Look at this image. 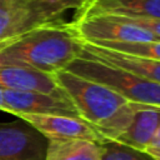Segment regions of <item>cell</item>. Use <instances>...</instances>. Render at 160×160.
Returning <instances> with one entry per match:
<instances>
[{
  "label": "cell",
  "mask_w": 160,
  "mask_h": 160,
  "mask_svg": "<svg viewBox=\"0 0 160 160\" xmlns=\"http://www.w3.org/2000/svg\"><path fill=\"white\" fill-rule=\"evenodd\" d=\"M52 75L80 118L105 140H116L126 131L135 114V104L100 82L66 70Z\"/></svg>",
  "instance_id": "cell-2"
},
{
  "label": "cell",
  "mask_w": 160,
  "mask_h": 160,
  "mask_svg": "<svg viewBox=\"0 0 160 160\" xmlns=\"http://www.w3.org/2000/svg\"><path fill=\"white\" fill-rule=\"evenodd\" d=\"M91 15H119L160 19V0H90L72 19Z\"/></svg>",
  "instance_id": "cell-11"
},
{
  "label": "cell",
  "mask_w": 160,
  "mask_h": 160,
  "mask_svg": "<svg viewBox=\"0 0 160 160\" xmlns=\"http://www.w3.org/2000/svg\"><path fill=\"white\" fill-rule=\"evenodd\" d=\"M2 111L15 116L22 114H39L80 118L78 110L68 96L50 95L39 91L2 89Z\"/></svg>",
  "instance_id": "cell-7"
},
{
  "label": "cell",
  "mask_w": 160,
  "mask_h": 160,
  "mask_svg": "<svg viewBox=\"0 0 160 160\" xmlns=\"http://www.w3.org/2000/svg\"><path fill=\"white\" fill-rule=\"evenodd\" d=\"M95 46H100L108 50L141 56L146 59L160 61V40L156 41H144V42H111V41H84Z\"/></svg>",
  "instance_id": "cell-14"
},
{
  "label": "cell",
  "mask_w": 160,
  "mask_h": 160,
  "mask_svg": "<svg viewBox=\"0 0 160 160\" xmlns=\"http://www.w3.org/2000/svg\"><path fill=\"white\" fill-rule=\"evenodd\" d=\"M45 160H100V142L90 140H49Z\"/></svg>",
  "instance_id": "cell-13"
},
{
  "label": "cell",
  "mask_w": 160,
  "mask_h": 160,
  "mask_svg": "<svg viewBox=\"0 0 160 160\" xmlns=\"http://www.w3.org/2000/svg\"><path fill=\"white\" fill-rule=\"evenodd\" d=\"M122 18L130 24L146 30L158 39H160V19H148V18H136V16H122Z\"/></svg>",
  "instance_id": "cell-16"
},
{
  "label": "cell",
  "mask_w": 160,
  "mask_h": 160,
  "mask_svg": "<svg viewBox=\"0 0 160 160\" xmlns=\"http://www.w3.org/2000/svg\"><path fill=\"white\" fill-rule=\"evenodd\" d=\"M0 89L39 91L50 95L66 96L55 81L52 74L20 66L0 65Z\"/></svg>",
  "instance_id": "cell-10"
},
{
  "label": "cell",
  "mask_w": 160,
  "mask_h": 160,
  "mask_svg": "<svg viewBox=\"0 0 160 160\" xmlns=\"http://www.w3.org/2000/svg\"><path fill=\"white\" fill-rule=\"evenodd\" d=\"M49 140L31 125L0 122V160H45Z\"/></svg>",
  "instance_id": "cell-6"
},
{
  "label": "cell",
  "mask_w": 160,
  "mask_h": 160,
  "mask_svg": "<svg viewBox=\"0 0 160 160\" xmlns=\"http://www.w3.org/2000/svg\"><path fill=\"white\" fill-rule=\"evenodd\" d=\"M21 120L31 125L48 140H90L102 142L105 139L85 120L65 115L22 114Z\"/></svg>",
  "instance_id": "cell-8"
},
{
  "label": "cell",
  "mask_w": 160,
  "mask_h": 160,
  "mask_svg": "<svg viewBox=\"0 0 160 160\" xmlns=\"http://www.w3.org/2000/svg\"><path fill=\"white\" fill-rule=\"evenodd\" d=\"M146 148H160V126L154 132V135H152V138H151V140Z\"/></svg>",
  "instance_id": "cell-17"
},
{
  "label": "cell",
  "mask_w": 160,
  "mask_h": 160,
  "mask_svg": "<svg viewBox=\"0 0 160 160\" xmlns=\"http://www.w3.org/2000/svg\"><path fill=\"white\" fill-rule=\"evenodd\" d=\"M0 110H2V89H0Z\"/></svg>",
  "instance_id": "cell-19"
},
{
  "label": "cell",
  "mask_w": 160,
  "mask_h": 160,
  "mask_svg": "<svg viewBox=\"0 0 160 160\" xmlns=\"http://www.w3.org/2000/svg\"><path fill=\"white\" fill-rule=\"evenodd\" d=\"M70 22L81 41L144 42L160 40L118 15L82 16L72 19Z\"/></svg>",
  "instance_id": "cell-5"
},
{
  "label": "cell",
  "mask_w": 160,
  "mask_h": 160,
  "mask_svg": "<svg viewBox=\"0 0 160 160\" xmlns=\"http://www.w3.org/2000/svg\"><path fill=\"white\" fill-rule=\"evenodd\" d=\"M81 44H82V49L80 52L81 56L90 58L96 61H101L104 64L111 65L118 69H122L125 71L141 76L146 80L160 84V61L159 60L128 55V54L108 50L100 46H95L84 41H81Z\"/></svg>",
  "instance_id": "cell-9"
},
{
  "label": "cell",
  "mask_w": 160,
  "mask_h": 160,
  "mask_svg": "<svg viewBox=\"0 0 160 160\" xmlns=\"http://www.w3.org/2000/svg\"><path fill=\"white\" fill-rule=\"evenodd\" d=\"M82 49L70 21L41 26L0 44V65L55 74L65 70Z\"/></svg>",
  "instance_id": "cell-1"
},
{
  "label": "cell",
  "mask_w": 160,
  "mask_h": 160,
  "mask_svg": "<svg viewBox=\"0 0 160 160\" xmlns=\"http://www.w3.org/2000/svg\"><path fill=\"white\" fill-rule=\"evenodd\" d=\"M160 126V106L135 104V114L126 131L116 139L129 146L145 150Z\"/></svg>",
  "instance_id": "cell-12"
},
{
  "label": "cell",
  "mask_w": 160,
  "mask_h": 160,
  "mask_svg": "<svg viewBox=\"0 0 160 160\" xmlns=\"http://www.w3.org/2000/svg\"><path fill=\"white\" fill-rule=\"evenodd\" d=\"M100 160H154L145 150H140L116 140L100 142Z\"/></svg>",
  "instance_id": "cell-15"
},
{
  "label": "cell",
  "mask_w": 160,
  "mask_h": 160,
  "mask_svg": "<svg viewBox=\"0 0 160 160\" xmlns=\"http://www.w3.org/2000/svg\"><path fill=\"white\" fill-rule=\"evenodd\" d=\"M69 72L100 82L132 104L160 106V84L101 61L79 55L65 69Z\"/></svg>",
  "instance_id": "cell-4"
},
{
  "label": "cell",
  "mask_w": 160,
  "mask_h": 160,
  "mask_svg": "<svg viewBox=\"0 0 160 160\" xmlns=\"http://www.w3.org/2000/svg\"><path fill=\"white\" fill-rule=\"evenodd\" d=\"M145 151H146L154 160H160V148H146Z\"/></svg>",
  "instance_id": "cell-18"
},
{
  "label": "cell",
  "mask_w": 160,
  "mask_h": 160,
  "mask_svg": "<svg viewBox=\"0 0 160 160\" xmlns=\"http://www.w3.org/2000/svg\"><path fill=\"white\" fill-rule=\"evenodd\" d=\"M90 0H0V44L41 26L66 22Z\"/></svg>",
  "instance_id": "cell-3"
}]
</instances>
